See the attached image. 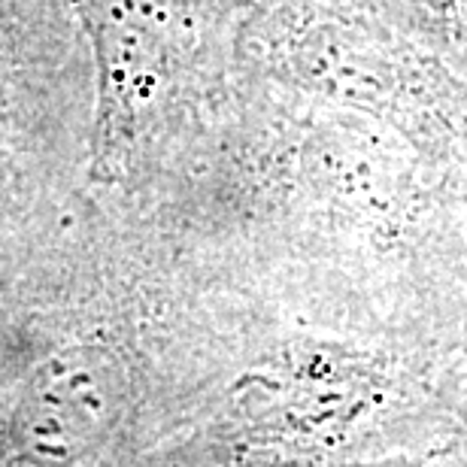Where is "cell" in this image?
<instances>
[{
  "label": "cell",
  "instance_id": "6da1fadb",
  "mask_svg": "<svg viewBox=\"0 0 467 467\" xmlns=\"http://www.w3.org/2000/svg\"><path fill=\"white\" fill-rule=\"evenodd\" d=\"M113 198L207 276L276 310L459 355L467 173L373 119L240 67Z\"/></svg>",
  "mask_w": 467,
  "mask_h": 467
},
{
  "label": "cell",
  "instance_id": "7a4b0ae2",
  "mask_svg": "<svg viewBox=\"0 0 467 467\" xmlns=\"http://www.w3.org/2000/svg\"><path fill=\"white\" fill-rule=\"evenodd\" d=\"M231 441L337 462L437 459L467 441L459 355L240 292L216 361Z\"/></svg>",
  "mask_w": 467,
  "mask_h": 467
},
{
  "label": "cell",
  "instance_id": "8992f818",
  "mask_svg": "<svg viewBox=\"0 0 467 467\" xmlns=\"http://www.w3.org/2000/svg\"><path fill=\"white\" fill-rule=\"evenodd\" d=\"M373 9L467 82V0H373Z\"/></svg>",
  "mask_w": 467,
  "mask_h": 467
},
{
  "label": "cell",
  "instance_id": "5b68a950",
  "mask_svg": "<svg viewBox=\"0 0 467 467\" xmlns=\"http://www.w3.org/2000/svg\"><path fill=\"white\" fill-rule=\"evenodd\" d=\"M91 64L70 0H0V234H40L88 185Z\"/></svg>",
  "mask_w": 467,
  "mask_h": 467
},
{
  "label": "cell",
  "instance_id": "9c48e42d",
  "mask_svg": "<svg viewBox=\"0 0 467 467\" xmlns=\"http://www.w3.org/2000/svg\"><path fill=\"white\" fill-rule=\"evenodd\" d=\"M337 4H349V6H370V9H373V0H337Z\"/></svg>",
  "mask_w": 467,
  "mask_h": 467
},
{
  "label": "cell",
  "instance_id": "52a82bcc",
  "mask_svg": "<svg viewBox=\"0 0 467 467\" xmlns=\"http://www.w3.org/2000/svg\"><path fill=\"white\" fill-rule=\"evenodd\" d=\"M459 368H462V391H464V407H467V316L462 328V347H459Z\"/></svg>",
  "mask_w": 467,
  "mask_h": 467
},
{
  "label": "cell",
  "instance_id": "ba28073f",
  "mask_svg": "<svg viewBox=\"0 0 467 467\" xmlns=\"http://www.w3.org/2000/svg\"><path fill=\"white\" fill-rule=\"evenodd\" d=\"M443 467H467V441H462L455 450L443 455Z\"/></svg>",
  "mask_w": 467,
  "mask_h": 467
},
{
  "label": "cell",
  "instance_id": "277c9868",
  "mask_svg": "<svg viewBox=\"0 0 467 467\" xmlns=\"http://www.w3.org/2000/svg\"><path fill=\"white\" fill-rule=\"evenodd\" d=\"M240 67L373 119L467 173V82L377 9L337 0H258Z\"/></svg>",
  "mask_w": 467,
  "mask_h": 467
},
{
  "label": "cell",
  "instance_id": "3957f363",
  "mask_svg": "<svg viewBox=\"0 0 467 467\" xmlns=\"http://www.w3.org/2000/svg\"><path fill=\"white\" fill-rule=\"evenodd\" d=\"M258 0H70L91 64L88 189L137 185L240 73Z\"/></svg>",
  "mask_w": 467,
  "mask_h": 467
}]
</instances>
